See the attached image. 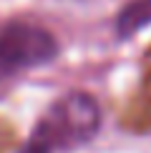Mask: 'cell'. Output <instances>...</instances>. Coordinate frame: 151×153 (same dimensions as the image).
<instances>
[{
  "label": "cell",
  "mask_w": 151,
  "mask_h": 153,
  "mask_svg": "<svg viewBox=\"0 0 151 153\" xmlns=\"http://www.w3.org/2000/svg\"><path fill=\"white\" fill-rule=\"evenodd\" d=\"M101 128V111L93 95L68 93L58 98L50 111L40 118L33 136L46 143L50 151H71L86 146Z\"/></svg>",
  "instance_id": "1"
},
{
  "label": "cell",
  "mask_w": 151,
  "mask_h": 153,
  "mask_svg": "<svg viewBox=\"0 0 151 153\" xmlns=\"http://www.w3.org/2000/svg\"><path fill=\"white\" fill-rule=\"evenodd\" d=\"M58 55V43L46 28L33 23H10L0 30V85L18 73L46 65Z\"/></svg>",
  "instance_id": "2"
},
{
  "label": "cell",
  "mask_w": 151,
  "mask_h": 153,
  "mask_svg": "<svg viewBox=\"0 0 151 153\" xmlns=\"http://www.w3.org/2000/svg\"><path fill=\"white\" fill-rule=\"evenodd\" d=\"M146 25H151V0H131L118 13V20H116V28H118L121 38L134 35Z\"/></svg>",
  "instance_id": "3"
},
{
  "label": "cell",
  "mask_w": 151,
  "mask_h": 153,
  "mask_svg": "<svg viewBox=\"0 0 151 153\" xmlns=\"http://www.w3.org/2000/svg\"><path fill=\"white\" fill-rule=\"evenodd\" d=\"M20 153H53V151H50V148H48L46 143H40V141H38L35 136H30L28 146H25V148H23Z\"/></svg>",
  "instance_id": "4"
}]
</instances>
